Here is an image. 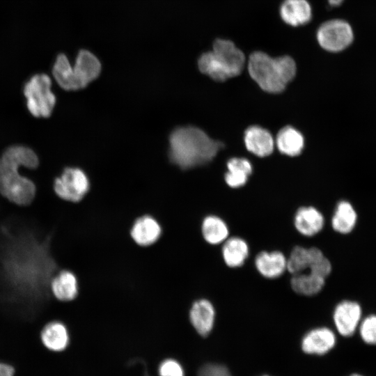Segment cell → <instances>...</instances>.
Masks as SVG:
<instances>
[{"label": "cell", "mask_w": 376, "mask_h": 376, "mask_svg": "<svg viewBox=\"0 0 376 376\" xmlns=\"http://www.w3.org/2000/svg\"><path fill=\"white\" fill-rule=\"evenodd\" d=\"M39 159L28 146L14 145L7 148L0 156V196L8 203L26 207L35 200L38 189L35 182L21 175L22 167L35 169Z\"/></svg>", "instance_id": "1"}, {"label": "cell", "mask_w": 376, "mask_h": 376, "mask_svg": "<svg viewBox=\"0 0 376 376\" xmlns=\"http://www.w3.org/2000/svg\"><path fill=\"white\" fill-rule=\"evenodd\" d=\"M170 160L182 169L210 162L223 144L192 126L175 129L169 138Z\"/></svg>", "instance_id": "2"}, {"label": "cell", "mask_w": 376, "mask_h": 376, "mask_svg": "<svg viewBox=\"0 0 376 376\" xmlns=\"http://www.w3.org/2000/svg\"><path fill=\"white\" fill-rule=\"evenodd\" d=\"M248 72L251 77L265 91L277 93L283 91L296 74V63L290 56L272 58L256 51L249 58Z\"/></svg>", "instance_id": "3"}, {"label": "cell", "mask_w": 376, "mask_h": 376, "mask_svg": "<svg viewBox=\"0 0 376 376\" xmlns=\"http://www.w3.org/2000/svg\"><path fill=\"white\" fill-rule=\"evenodd\" d=\"M245 56L235 43L227 39L217 38L211 52L203 53L199 58L200 71L217 81L239 75L245 64Z\"/></svg>", "instance_id": "4"}, {"label": "cell", "mask_w": 376, "mask_h": 376, "mask_svg": "<svg viewBox=\"0 0 376 376\" xmlns=\"http://www.w3.org/2000/svg\"><path fill=\"white\" fill-rule=\"evenodd\" d=\"M52 85L51 78L45 73L33 75L24 84L26 106L33 117L45 118L52 115L56 102Z\"/></svg>", "instance_id": "5"}, {"label": "cell", "mask_w": 376, "mask_h": 376, "mask_svg": "<svg viewBox=\"0 0 376 376\" xmlns=\"http://www.w3.org/2000/svg\"><path fill=\"white\" fill-rule=\"evenodd\" d=\"M90 189L88 178L78 168H66L62 174L54 179L53 191L57 198L65 203H81Z\"/></svg>", "instance_id": "6"}, {"label": "cell", "mask_w": 376, "mask_h": 376, "mask_svg": "<svg viewBox=\"0 0 376 376\" xmlns=\"http://www.w3.org/2000/svg\"><path fill=\"white\" fill-rule=\"evenodd\" d=\"M320 46L330 52L345 49L354 40L350 24L343 19H334L322 23L316 33Z\"/></svg>", "instance_id": "7"}, {"label": "cell", "mask_w": 376, "mask_h": 376, "mask_svg": "<svg viewBox=\"0 0 376 376\" xmlns=\"http://www.w3.org/2000/svg\"><path fill=\"white\" fill-rule=\"evenodd\" d=\"M162 234V224L150 214H142L136 217L129 229L130 239L141 248L154 246L159 241Z\"/></svg>", "instance_id": "8"}, {"label": "cell", "mask_w": 376, "mask_h": 376, "mask_svg": "<svg viewBox=\"0 0 376 376\" xmlns=\"http://www.w3.org/2000/svg\"><path fill=\"white\" fill-rule=\"evenodd\" d=\"M216 312L215 306L210 299L199 297L190 304L187 319L198 335L207 337L214 328Z\"/></svg>", "instance_id": "9"}, {"label": "cell", "mask_w": 376, "mask_h": 376, "mask_svg": "<svg viewBox=\"0 0 376 376\" xmlns=\"http://www.w3.org/2000/svg\"><path fill=\"white\" fill-rule=\"evenodd\" d=\"M361 316L362 309L359 303L343 300L336 305L332 318L337 331L344 337H349L359 328Z\"/></svg>", "instance_id": "10"}, {"label": "cell", "mask_w": 376, "mask_h": 376, "mask_svg": "<svg viewBox=\"0 0 376 376\" xmlns=\"http://www.w3.org/2000/svg\"><path fill=\"white\" fill-rule=\"evenodd\" d=\"M49 288L52 297L58 301L71 302L75 300L79 294V280L75 272L63 268L52 276Z\"/></svg>", "instance_id": "11"}, {"label": "cell", "mask_w": 376, "mask_h": 376, "mask_svg": "<svg viewBox=\"0 0 376 376\" xmlns=\"http://www.w3.org/2000/svg\"><path fill=\"white\" fill-rule=\"evenodd\" d=\"M41 344L52 352L65 350L70 341V331L62 320L54 319L47 322L39 333Z\"/></svg>", "instance_id": "12"}, {"label": "cell", "mask_w": 376, "mask_h": 376, "mask_svg": "<svg viewBox=\"0 0 376 376\" xmlns=\"http://www.w3.org/2000/svg\"><path fill=\"white\" fill-rule=\"evenodd\" d=\"M258 273L267 279H276L287 271V257L279 250L261 251L254 258Z\"/></svg>", "instance_id": "13"}, {"label": "cell", "mask_w": 376, "mask_h": 376, "mask_svg": "<svg viewBox=\"0 0 376 376\" xmlns=\"http://www.w3.org/2000/svg\"><path fill=\"white\" fill-rule=\"evenodd\" d=\"M325 224L324 217L313 206L300 207L293 217V226L298 233L311 237L320 233Z\"/></svg>", "instance_id": "14"}, {"label": "cell", "mask_w": 376, "mask_h": 376, "mask_svg": "<svg viewBox=\"0 0 376 376\" xmlns=\"http://www.w3.org/2000/svg\"><path fill=\"white\" fill-rule=\"evenodd\" d=\"M101 65L99 60L90 52L81 50L79 52L72 67L77 89L85 88L100 75Z\"/></svg>", "instance_id": "15"}, {"label": "cell", "mask_w": 376, "mask_h": 376, "mask_svg": "<svg viewBox=\"0 0 376 376\" xmlns=\"http://www.w3.org/2000/svg\"><path fill=\"white\" fill-rule=\"evenodd\" d=\"M336 341V335L331 329L324 327H317L304 335L301 348L307 354L321 355L331 350Z\"/></svg>", "instance_id": "16"}, {"label": "cell", "mask_w": 376, "mask_h": 376, "mask_svg": "<svg viewBox=\"0 0 376 376\" xmlns=\"http://www.w3.org/2000/svg\"><path fill=\"white\" fill-rule=\"evenodd\" d=\"M199 231L202 240L210 246L221 245L230 237L228 225L215 214H208L202 219Z\"/></svg>", "instance_id": "17"}, {"label": "cell", "mask_w": 376, "mask_h": 376, "mask_svg": "<svg viewBox=\"0 0 376 376\" xmlns=\"http://www.w3.org/2000/svg\"><path fill=\"white\" fill-rule=\"evenodd\" d=\"M249 246L240 236L229 237L222 244L221 255L224 264L230 268L242 267L249 256Z\"/></svg>", "instance_id": "18"}, {"label": "cell", "mask_w": 376, "mask_h": 376, "mask_svg": "<svg viewBox=\"0 0 376 376\" xmlns=\"http://www.w3.org/2000/svg\"><path fill=\"white\" fill-rule=\"evenodd\" d=\"M282 20L292 26L306 24L312 19V8L307 0H284L280 6Z\"/></svg>", "instance_id": "19"}, {"label": "cell", "mask_w": 376, "mask_h": 376, "mask_svg": "<svg viewBox=\"0 0 376 376\" xmlns=\"http://www.w3.org/2000/svg\"><path fill=\"white\" fill-rule=\"evenodd\" d=\"M244 142L249 151L259 157L270 155L274 140L270 133L258 126L249 127L245 132Z\"/></svg>", "instance_id": "20"}, {"label": "cell", "mask_w": 376, "mask_h": 376, "mask_svg": "<svg viewBox=\"0 0 376 376\" xmlns=\"http://www.w3.org/2000/svg\"><path fill=\"white\" fill-rule=\"evenodd\" d=\"M357 214L353 205L347 201H340L336 205L331 217L332 229L340 234H348L355 228Z\"/></svg>", "instance_id": "21"}, {"label": "cell", "mask_w": 376, "mask_h": 376, "mask_svg": "<svg viewBox=\"0 0 376 376\" xmlns=\"http://www.w3.org/2000/svg\"><path fill=\"white\" fill-rule=\"evenodd\" d=\"M326 282V279L308 272L292 275L290 285L292 290L305 297H312L320 293Z\"/></svg>", "instance_id": "22"}, {"label": "cell", "mask_w": 376, "mask_h": 376, "mask_svg": "<svg viewBox=\"0 0 376 376\" xmlns=\"http://www.w3.org/2000/svg\"><path fill=\"white\" fill-rule=\"evenodd\" d=\"M279 150L288 156H296L301 153L304 147V138L295 128L287 126L282 128L276 136Z\"/></svg>", "instance_id": "23"}, {"label": "cell", "mask_w": 376, "mask_h": 376, "mask_svg": "<svg viewBox=\"0 0 376 376\" xmlns=\"http://www.w3.org/2000/svg\"><path fill=\"white\" fill-rule=\"evenodd\" d=\"M228 171L225 175L227 185L232 188H238L245 185L252 167L250 162L243 158H233L228 162Z\"/></svg>", "instance_id": "24"}, {"label": "cell", "mask_w": 376, "mask_h": 376, "mask_svg": "<svg viewBox=\"0 0 376 376\" xmlns=\"http://www.w3.org/2000/svg\"><path fill=\"white\" fill-rule=\"evenodd\" d=\"M52 75L57 84L65 91H76L77 86L75 80L72 67L65 55H58L52 68Z\"/></svg>", "instance_id": "25"}, {"label": "cell", "mask_w": 376, "mask_h": 376, "mask_svg": "<svg viewBox=\"0 0 376 376\" xmlns=\"http://www.w3.org/2000/svg\"><path fill=\"white\" fill-rule=\"evenodd\" d=\"M311 259V247L296 245L287 258V271L291 275L308 272Z\"/></svg>", "instance_id": "26"}, {"label": "cell", "mask_w": 376, "mask_h": 376, "mask_svg": "<svg viewBox=\"0 0 376 376\" xmlns=\"http://www.w3.org/2000/svg\"><path fill=\"white\" fill-rule=\"evenodd\" d=\"M312 261L308 272L327 279L332 271V265L323 251L316 246H311Z\"/></svg>", "instance_id": "27"}, {"label": "cell", "mask_w": 376, "mask_h": 376, "mask_svg": "<svg viewBox=\"0 0 376 376\" xmlns=\"http://www.w3.org/2000/svg\"><path fill=\"white\" fill-rule=\"evenodd\" d=\"M358 329L363 342L376 345V315H369L362 319Z\"/></svg>", "instance_id": "28"}, {"label": "cell", "mask_w": 376, "mask_h": 376, "mask_svg": "<svg viewBox=\"0 0 376 376\" xmlns=\"http://www.w3.org/2000/svg\"><path fill=\"white\" fill-rule=\"evenodd\" d=\"M159 376H184L180 364L173 359L162 361L159 367Z\"/></svg>", "instance_id": "29"}, {"label": "cell", "mask_w": 376, "mask_h": 376, "mask_svg": "<svg viewBox=\"0 0 376 376\" xmlns=\"http://www.w3.org/2000/svg\"><path fill=\"white\" fill-rule=\"evenodd\" d=\"M198 376H231L228 370L219 364H205L198 373Z\"/></svg>", "instance_id": "30"}, {"label": "cell", "mask_w": 376, "mask_h": 376, "mask_svg": "<svg viewBox=\"0 0 376 376\" xmlns=\"http://www.w3.org/2000/svg\"><path fill=\"white\" fill-rule=\"evenodd\" d=\"M15 369L13 366L0 362V376H14Z\"/></svg>", "instance_id": "31"}, {"label": "cell", "mask_w": 376, "mask_h": 376, "mask_svg": "<svg viewBox=\"0 0 376 376\" xmlns=\"http://www.w3.org/2000/svg\"><path fill=\"white\" fill-rule=\"evenodd\" d=\"M344 0H328L329 5L331 7L340 6Z\"/></svg>", "instance_id": "32"}, {"label": "cell", "mask_w": 376, "mask_h": 376, "mask_svg": "<svg viewBox=\"0 0 376 376\" xmlns=\"http://www.w3.org/2000/svg\"><path fill=\"white\" fill-rule=\"evenodd\" d=\"M350 376H362V375H361L359 374H353V375H352Z\"/></svg>", "instance_id": "33"}, {"label": "cell", "mask_w": 376, "mask_h": 376, "mask_svg": "<svg viewBox=\"0 0 376 376\" xmlns=\"http://www.w3.org/2000/svg\"><path fill=\"white\" fill-rule=\"evenodd\" d=\"M265 376H267V375H265Z\"/></svg>", "instance_id": "34"}]
</instances>
